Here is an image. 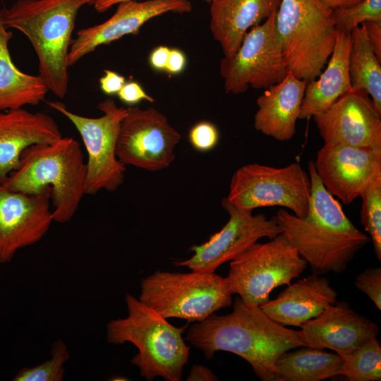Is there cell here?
Listing matches in <instances>:
<instances>
[{
    "label": "cell",
    "instance_id": "cell-12",
    "mask_svg": "<svg viewBox=\"0 0 381 381\" xmlns=\"http://www.w3.org/2000/svg\"><path fill=\"white\" fill-rule=\"evenodd\" d=\"M180 140V133L157 109L131 107L121 123L116 155L124 165L157 171L174 162Z\"/></svg>",
    "mask_w": 381,
    "mask_h": 381
},
{
    "label": "cell",
    "instance_id": "cell-16",
    "mask_svg": "<svg viewBox=\"0 0 381 381\" xmlns=\"http://www.w3.org/2000/svg\"><path fill=\"white\" fill-rule=\"evenodd\" d=\"M313 162L324 187L344 205L381 177V152L368 149L324 143Z\"/></svg>",
    "mask_w": 381,
    "mask_h": 381
},
{
    "label": "cell",
    "instance_id": "cell-11",
    "mask_svg": "<svg viewBox=\"0 0 381 381\" xmlns=\"http://www.w3.org/2000/svg\"><path fill=\"white\" fill-rule=\"evenodd\" d=\"M277 12L250 28L236 52L221 60L219 73L226 93L242 94L250 87L266 89L288 73L276 32Z\"/></svg>",
    "mask_w": 381,
    "mask_h": 381
},
{
    "label": "cell",
    "instance_id": "cell-38",
    "mask_svg": "<svg viewBox=\"0 0 381 381\" xmlns=\"http://www.w3.org/2000/svg\"><path fill=\"white\" fill-rule=\"evenodd\" d=\"M188 381H216L217 377L208 368L202 365H193L187 376Z\"/></svg>",
    "mask_w": 381,
    "mask_h": 381
},
{
    "label": "cell",
    "instance_id": "cell-19",
    "mask_svg": "<svg viewBox=\"0 0 381 381\" xmlns=\"http://www.w3.org/2000/svg\"><path fill=\"white\" fill-rule=\"evenodd\" d=\"M61 137L58 124L46 113L24 108L0 111V181L18 167L26 149Z\"/></svg>",
    "mask_w": 381,
    "mask_h": 381
},
{
    "label": "cell",
    "instance_id": "cell-36",
    "mask_svg": "<svg viewBox=\"0 0 381 381\" xmlns=\"http://www.w3.org/2000/svg\"><path fill=\"white\" fill-rule=\"evenodd\" d=\"M363 24L374 52L379 60L381 61V23L368 21Z\"/></svg>",
    "mask_w": 381,
    "mask_h": 381
},
{
    "label": "cell",
    "instance_id": "cell-34",
    "mask_svg": "<svg viewBox=\"0 0 381 381\" xmlns=\"http://www.w3.org/2000/svg\"><path fill=\"white\" fill-rule=\"evenodd\" d=\"M125 83V78L111 70H104L99 79L100 89L107 95L117 94Z\"/></svg>",
    "mask_w": 381,
    "mask_h": 381
},
{
    "label": "cell",
    "instance_id": "cell-29",
    "mask_svg": "<svg viewBox=\"0 0 381 381\" xmlns=\"http://www.w3.org/2000/svg\"><path fill=\"white\" fill-rule=\"evenodd\" d=\"M361 222L369 234L374 252L381 260V177L375 180L361 195Z\"/></svg>",
    "mask_w": 381,
    "mask_h": 381
},
{
    "label": "cell",
    "instance_id": "cell-37",
    "mask_svg": "<svg viewBox=\"0 0 381 381\" xmlns=\"http://www.w3.org/2000/svg\"><path fill=\"white\" fill-rule=\"evenodd\" d=\"M170 48L159 46L153 49L149 57V62L152 68L157 71H165Z\"/></svg>",
    "mask_w": 381,
    "mask_h": 381
},
{
    "label": "cell",
    "instance_id": "cell-23",
    "mask_svg": "<svg viewBox=\"0 0 381 381\" xmlns=\"http://www.w3.org/2000/svg\"><path fill=\"white\" fill-rule=\"evenodd\" d=\"M351 42V33L337 28L334 47L327 68L318 80L307 83L298 119H309L324 112L339 97L352 90L349 72Z\"/></svg>",
    "mask_w": 381,
    "mask_h": 381
},
{
    "label": "cell",
    "instance_id": "cell-28",
    "mask_svg": "<svg viewBox=\"0 0 381 381\" xmlns=\"http://www.w3.org/2000/svg\"><path fill=\"white\" fill-rule=\"evenodd\" d=\"M70 353L65 342L56 339L51 349V358L31 368H21L13 377V381H61L65 375L64 364Z\"/></svg>",
    "mask_w": 381,
    "mask_h": 381
},
{
    "label": "cell",
    "instance_id": "cell-3",
    "mask_svg": "<svg viewBox=\"0 0 381 381\" xmlns=\"http://www.w3.org/2000/svg\"><path fill=\"white\" fill-rule=\"evenodd\" d=\"M95 1L18 0L0 10L4 26L29 40L38 58L39 75L59 98L68 91L67 60L78 11Z\"/></svg>",
    "mask_w": 381,
    "mask_h": 381
},
{
    "label": "cell",
    "instance_id": "cell-21",
    "mask_svg": "<svg viewBox=\"0 0 381 381\" xmlns=\"http://www.w3.org/2000/svg\"><path fill=\"white\" fill-rule=\"evenodd\" d=\"M320 276L313 273L287 285L276 298L260 307L280 325L300 327L337 301V292L326 277Z\"/></svg>",
    "mask_w": 381,
    "mask_h": 381
},
{
    "label": "cell",
    "instance_id": "cell-31",
    "mask_svg": "<svg viewBox=\"0 0 381 381\" xmlns=\"http://www.w3.org/2000/svg\"><path fill=\"white\" fill-rule=\"evenodd\" d=\"M188 140L192 147L199 152H208L214 149L219 140L216 126L210 121H200L190 130Z\"/></svg>",
    "mask_w": 381,
    "mask_h": 381
},
{
    "label": "cell",
    "instance_id": "cell-6",
    "mask_svg": "<svg viewBox=\"0 0 381 381\" xmlns=\"http://www.w3.org/2000/svg\"><path fill=\"white\" fill-rule=\"evenodd\" d=\"M275 27L287 72L307 82L316 79L336 42L333 10L320 0H282Z\"/></svg>",
    "mask_w": 381,
    "mask_h": 381
},
{
    "label": "cell",
    "instance_id": "cell-25",
    "mask_svg": "<svg viewBox=\"0 0 381 381\" xmlns=\"http://www.w3.org/2000/svg\"><path fill=\"white\" fill-rule=\"evenodd\" d=\"M286 351L277 359L273 381H320L339 375L343 358L308 346Z\"/></svg>",
    "mask_w": 381,
    "mask_h": 381
},
{
    "label": "cell",
    "instance_id": "cell-39",
    "mask_svg": "<svg viewBox=\"0 0 381 381\" xmlns=\"http://www.w3.org/2000/svg\"><path fill=\"white\" fill-rule=\"evenodd\" d=\"M128 1H138V0H95L93 3L94 8L99 13H103L111 8L112 6L117 5L121 2ZM210 3L212 0H205Z\"/></svg>",
    "mask_w": 381,
    "mask_h": 381
},
{
    "label": "cell",
    "instance_id": "cell-4",
    "mask_svg": "<svg viewBox=\"0 0 381 381\" xmlns=\"http://www.w3.org/2000/svg\"><path fill=\"white\" fill-rule=\"evenodd\" d=\"M85 181L86 163L79 142L61 137L26 149L18 167L0 183L27 194L50 189L54 222L63 224L75 214L85 195Z\"/></svg>",
    "mask_w": 381,
    "mask_h": 381
},
{
    "label": "cell",
    "instance_id": "cell-27",
    "mask_svg": "<svg viewBox=\"0 0 381 381\" xmlns=\"http://www.w3.org/2000/svg\"><path fill=\"white\" fill-rule=\"evenodd\" d=\"M339 375L350 381H380L381 346L377 338L369 340L343 358Z\"/></svg>",
    "mask_w": 381,
    "mask_h": 381
},
{
    "label": "cell",
    "instance_id": "cell-33",
    "mask_svg": "<svg viewBox=\"0 0 381 381\" xmlns=\"http://www.w3.org/2000/svg\"><path fill=\"white\" fill-rule=\"evenodd\" d=\"M119 98L123 103L134 105L142 100L154 102V98L149 95L137 82L126 83L117 93Z\"/></svg>",
    "mask_w": 381,
    "mask_h": 381
},
{
    "label": "cell",
    "instance_id": "cell-1",
    "mask_svg": "<svg viewBox=\"0 0 381 381\" xmlns=\"http://www.w3.org/2000/svg\"><path fill=\"white\" fill-rule=\"evenodd\" d=\"M186 339L207 359L219 351L241 357L262 381H273L274 364L282 353L306 346L296 331L275 322L260 306L248 304L238 296L230 313H213L194 323Z\"/></svg>",
    "mask_w": 381,
    "mask_h": 381
},
{
    "label": "cell",
    "instance_id": "cell-26",
    "mask_svg": "<svg viewBox=\"0 0 381 381\" xmlns=\"http://www.w3.org/2000/svg\"><path fill=\"white\" fill-rule=\"evenodd\" d=\"M349 72L352 89L364 90L381 112V66L368 37L365 25L351 32Z\"/></svg>",
    "mask_w": 381,
    "mask_h": 381
},
{
    "label": "cell",
    "instance_id": "cell-18",
    "mask_svg": "<svg viewBox=\"0 0 381 381\" xmlns=\"http://www.w3.org/2000/svg\"><path fill=\"white\" fill-rule=\"evenodd\" d=\"M300 327L296 332L306 346L331 349L342 358L380 333L377 323L344 301L328 305L318 317Z\"/></svg>",
    "mask_w": 381,
    "mask_h": 381
},
{
    "label": "cell",
    "instance_id": "cell-17",
    "mask_svg": "<svg viewBox=\"0 0 381 381\" xmlns=\"http://www.w3.org/2000/svg\"><path fill=\"white\" fill-rule=\"evenodd\" d=\"M117 5L115 13L108 20L77 32L70 46L68 67L101 45L127 35L138 34L140 28L153 18L169 12L188 13L193 8L188 0L128 1Z\"/></svg>",
    "mask_w": 381,
    "mask_h": 381
},
{
    "label": "cell",
    "instance_id": "cell-8",
    "mask_svg": "<svg viewBox=\"0 0 381 381\" xmlns=\"http://www.w3.org/2000/svg\"><path fill=\"white\" fill-rule=\"evenodd\" d=\"M224 277L232 294L260 306L275 288L289 285L306 269L307 262L282 233L266 243L258 241L230 261Z\"/></svg>",
    "mask_w": 381,
    "mask_h": 381
},
{
    "label": "cell",
    "instance_id": "cell-30",
    "mask_svg": "<svg viewBox=\"0 0 381 381\" xmlns=\"http://www.w3.org/2000/svg\"><path fill=\"white\" fill-rule=\"evenodd\" d=\"M336 27L347 32L368 21L381 23V0H362L347 8L333 10Z\"/></svg>",
    "mask_w": 381,
    "mask_h": 381
},
{
    "label": "cell",
    "instance_id": "cell-35",
    "mask_svg": "<svg viewBox=\"0 0 381 381\" xmlns=\"http://www.w3.org/2000/svg\"><path fill=\"white\" fill-rule=\"evenodd\" d=\"M186 65L184 53L179 49H170L165 71L171 74L181 73Z\"/></svg>",
    "mask_w": 381,
    "mask_h": 381
},
{
    "label": "cell",
    "instance_id": "cell-9",
    "mask_svg": "<svg viewBox=\"0 0 381 381\" xmlns=\"http://www.w3.org/2000/svg\"><path fill=\"white\" fill-rule=\"evenodd\" d=\"M311 181L299 162L284 167L250 163L233 174L226 199L236 207L253 211L279 206L305 217L308 212Z\"/></svg>",
    "mask_w": 381,
    "mask_h": 381
},
{
    "label": "cell",
    "instance_id": "cell-2",
    "mask_svg": "<svg viewBox=\"0 0 381 381\" xmlns=\"http://www.w3.org/2000/svg\"><path fill=\"white\" fill-rule=\"evenodd\" d=\"M308 174L311 193L308 214L299 217L282 208L274 217L282 233L310 265L313 273L343 272L370 238L352 223L324 187L313 160L308 162Z\"/></svg>",
    "mask_w": 381,
    "mask_h": 381
},
{
    "label": "cell",
    "instance_id": "cell-13",
    "mask_svg": "<svg viewBox=\"0 0 381 381\" xmlns=\"http://www.w3.org/2000/svg\"><path fill=\"white\" fill-rule=\"evenodd\" d=\"M222 205L229 215L226 224L207 241L191 246L192 256L174 261L175 266L186 267L198 272L212 273L259 239L265 237L271 239L282 233L274 216L268 219L263 214L253 215V211L239 209L226 198L222 200Z\"/></svg>",
    "mask_w": 381,
    "mask_h": 381
},
{
    "label": "cell",
    "instance_id": "cell-5",
    "mask_svg": "<svg viewBox=\"0 0 381 381\" xmlns=\"http://www.w3.org/2000/svg\"><path fill=\"white\" fill-rule=\"evenodd\" d=\"M128 315L107 325V340L114 345L131 343L138 349L131 363L140 376L151 381L161 377L167 381L181 380L188 362L190 346L183 338L188 325L176 327L138 298L126 293Z\"/></svg>",
    "mask_w": 381,
    "mask_h": 381
},
{
    "label": "cell",
    "instance_id": "cell-32",
    "mask_svg": "<svg viewBox=\"0 0 381 381\" xmlns=\"http://www.w3.org/2000/svg\"><path fill=\"white\" fill-rule=\"evenodd\" d=\"M354 285L365 293L381 310V267H370L364 270L356 277Z\"/></svg>",
    "mask_w": 381,
    "mask_h": 381
},
{
    "label": "cell",
    "instance_id": "cell-20",
    "mask_svg": "<svg viewBox=\"0 0 381 381\" xmlns=\"http://www.w3.org/2000/svg\"><path fill=\"white\" fill-rule=\"evenodd\" d=\"M307 83L288 72L282 81L267 87L256 100L255 129L278 141L291 140Z\"/></svg>",
    "mask_w": 381,
    "mask_h": 381
},
{
    "label": "cell",
    "instance_id": "cell-24",
    "mask_svg": "<svg viewBox=\"0 0 381 381\" xmlns=\"http://www.w3.org/2000/svg\"><path fill=\"white\" fill-rule=\"evenodd\" d=\"M12 37L0 19V111L37 105L49 91L39 75L23 73L16 66L8 48Z\"/></svg>",
    "mask_w": 381,
    "mask_h": 381
},
{
    "label": "cell",
    "instance_id": "cell-15",
    "mask_svg": "<svg viewBox=\"0 0 381 381\" xmlns=\"http://www.w3.org/2000/svg\"><path fill=\"white\" fill-rule=\"evenodd\" d=\"M51 190L27 194L0 183V262H10L16 252L40 241L54 222Z\"/></svg>",
    "mask_w": 381,
    "mask_h": 381
},
{
    "label": "cell",
    "instance_id": "cell-22",
    "mask_svg": "<svg viewBox=\"0 0 381 381\" xmlns=\"http://www.w3.org/2000/svg\"><path fill=\"white\" fill-rule=\"evenodd\" d=\"M282 0H212L210 29L224 57L233 56L253 27L278 11Z\"/></svg>",
    "mask_w": 381,
    "mask_h": 381
},
{
    "label": "cell",
    "instance_id": "cell-14",
    "mask_svg": "<svg viewBox=\"0 0 381 381\" xmlns=\"http://www.w3.org/2000/svg\"><path fill=\"white\" fill-rule=\"evenodd\" d=\"M313 118L324 143L381 152V112L364 90L352 89Z\"/></svg>",
    "mask_w": 381,
    "mask_h": 381
},
{
    "label": "cell",
    "instance_id": "cell-7",
    "mask_svg": "<svg viewBox=\"0 0 381 381\" xmlns=\"http://www.w3.org/2000/svg\"><path fill=\"white\" fill-rule=\"evenodd\" d=\"M139 301L162 317L200 322L232 303L224 277L207 272L155 271L140 282Z\"/></svg>",
    "mask_w": 381,
    "mask_h": 381
},
{
    "label": "cell",
    "instance_id": "cell-40",
    "mask_svg": "<svg viewBox=\"0 0 381 381\" xmlns=\"http://www.w3.org/2000/svg\"><path fill=\"white\" fill-rule=\"evenodd\" d=\"M327 7L332 10L347 8L356 4L362 0H320Z\"/></svg>",
    "mask_w": 381,
    "mask_h": 381
},
{
    "label": "cell",
    "instance_id": "cell-10",
    "mask_svg": "<svg viewBox=\"0 0 381 381\" xmlns=\"http://www.w3.org/2000/svg\"><path fill=\"white\" fill-rule=\"evenodd\" d=\"M47 104L66 117L81 136L87 154L85 195L116 190L125 179L126 165L117 157L116 144L127 108L118 107L114 99L107 98L98 104L103 114L91 118L71 111L61 102Z\"/></svg>",
    "mask_w": 381,
    "mask_h": 381
}]
</instances>
